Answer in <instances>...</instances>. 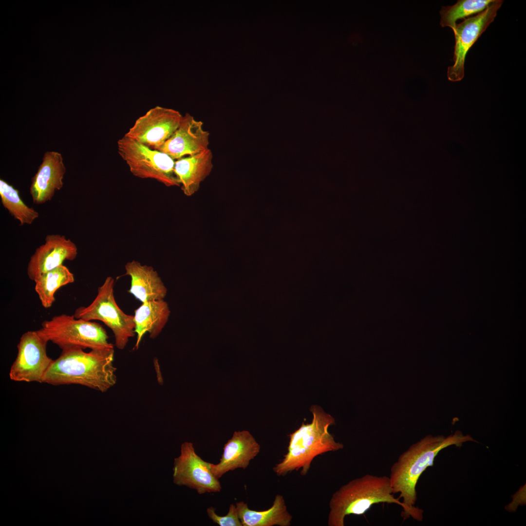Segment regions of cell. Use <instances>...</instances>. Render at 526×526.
<instances>
[{"label": "cell", "instance_id": "cell-22", "mask_svg": "<svg viewBox=\"0 0 526 526\" xmlns=\"http://www.w3.org/2000/svg\"><path fill=\"white\" fill-rule=\"evenodd\" d=\"M493 0H459L453 5L442 6L439 12L440 24L442 27H449L453 30L458 19L483 11Z\"/></svg>", "mask_w": 526, "mask_h": 526}, {"label": "cell", "instance_id": "cell-13", "mask_svg": "<svg viewBox=\"0 0 526 526\" xmlns=\"http://www.w3.org/2000/svg\"><path fill=\"white\" fill-rule=\"evenodd\" d=\"M77 254L76 244L59 234L46 236L45 243L38 247L29 260L27 273L34 281L41 274L52 270L66 261H73Z\"/></svg>", "mask_w": 526, "mask_h": 526}, {"label": "cell", "instance_id": "cell-20", "mask_svg": "<svg viewBox=\"0 0 526 526\" xmlns=\"http://www.w3.org/2000/svg\"><path fill=\"white\" fill-rule=\"evenodd\" d=\"M74 281V274L63 264L39 275L34 281L35 289L42 306L50 308L55 301L56 292Z\"/></svg>", "mask_w": 526, "mask_h": 526}, {"label": "cell", "instance_id": "cell-7", "mask_svg": "<svg viewBox=\"0 0 526 526\" xmlns=\"http://www.w3.org/2000/svg\"><path fill=\"white\" fill-rule=\"evenodd\" d=\"M114 284L113 278L107 277L98 287L93 302L88 306L77 308L74 315L76 319L103 322L113 331L116 347L122 350L135 334L134 316L125 314L117 304L113 294Z\"/></svg>", "mask_w": 526, "mask_h": 526}, {"label": "cell", "instance_id": "cell-18", "mask_svg": "<svg viewBox=\"0 0 526 526\" xmlns=\"http://www.w3.org/2000/svg\"><path fill=\"white\" fill-rule=\"evenodd\" d=\"M170 311L164 300L143 302L134 311V332L137 335L134 349L139 348L142 338L148 333L154 339L159 336L166 324Z\"/></svg>", "mask_w": 526, "mask_h": 526}, {"label": "cell", "instance_id": "cell-4", "mask_svg": "<svg viewBox=\"0 0 526 526\" xmlns=\"http://www.w3.org/2000/svg\"><path fill=\"white\" fill-rule=\"evenodd\" d=\"M395 504L402 510L404 506L395 498L389 476L366 474L342 485L332 495L329 502L328 526H344L349 515L364 514L378 503Z\"/></svg>", "mask_w": 526, "mask_h": 526}, {"label": "cell", "instance_id": "cell-5", "mask_svg": "<svg viewBox=\"0 0 526 526\" xmlns=\"http://www.w3.org/2000/svg\"><path fill=\"white\" fill-rule=\"evenodd\" d=\"M38 333L62 351L72 349H112L105 329L99 324L65 314L54 316L42 322Z\"/></svg>", "mask_w": 526, "mask_h": 526}, {"label": "cell", "instance_id": "cell-9", "mask_svg": "<svg viewBox=\"0 0 526 526\" xmlns=\"http://www.w3.org/2000/svg\"><path fill=\"white\" fill-rule=\"evenodd\" d=\"M503 2L502 0H493L483 11L456 24L453 30L455 41L454 63L447 71L449 80L456 82L463 78L465 60L468 51L493 22Z\"/></svg>", "mask_w": 526, "mask_h": 526}, {"label": "cell", "instance_id": "cell-17", "mask_svg": "<svg viewBox=\"0 0 526 526\" xmlns=\"http://www.w3.org/2000/svg\"><path fill=\"white\" fill-rule=\"evenodd\" d=\"M213 154L208 148L196 154L175 160V172L184 194L191 196L212 169Z\"/></svg>", "mask_w": 526, "mask_h": 526}, {"label": "cell", "instance_id": "cell-23", "mask_svg": "<svg viewBox=\"0 0 526 526\" xmlns=\"http://www.w3.org/2000/svg\"><path fill=\"white\" fill-rule=\"evenodd\" d=\"M216 508L210 507L207 509V514L210 519L220 526H242L239 518L236 505L231 504L227 514L225 516H219L215 512Z\"/></svg>", "mask_w": 526, "mask_h": 526}, {"label": "cell", "instance_id": "cell-14", "mask_svg": "<svg viewBox=\"0 0 526 526\" xmlns=\"http://www.w3.org/2000/svg\"><path fill=\"white\" fill-rule=\"evenodd\" d=\"M260 451V445L249 432L235 431L224 445L220 462L217 464H210L211 471L219 479L229 471L238 468L244 470Z\"/></svg>", "mask_w": 526, "mask_h": 526}, {"label": "cell", "instance_id": "cell-1", "mask_svg": "<svg viewBox=\"0 0 526 526\" xmlns=\"http://www.w3.org/2000/svg\"><path fill=\"white\" fill-rule=\"evenodd\" d=\"M474 439L459 431L445 437L429 435L413 444L398 457L392 465L389 476L394 494L399 493L398 498L404 508L401 516L405 520L412 517L422 521L423 510L415 506L417 500L416 486L422 473L433 465L435 457L443 449L452 446H460Z\"/></svg>", "mask_w": 526, "mask_h": 526}, {"label": "cell", "instance_id": "cell-21", "mask_svg": "<svg viewBox=\"0 0 526 526\" xmlns=\"http://www.w3.org/2000/svg\"><path fill=\"white\" fill-rule=\"evenodd\" d=\"M0 196L3 207L20 225H31L38 217V212L22 201L19 190L2 179L0 180Z\"/></svg>", "mask_w": 526, "mask_h": 526}, {"label": "cell", "instance_id": "cell-16", "mask_svg": "<svg viewBox=\"0 0 526 526\" xmlns=\"http://www.w3.org/2000/svg\"><path fill=\"white\" fill-rule=\"evenodd\" d=\"M125 269V275L131 279L129 293L142 303L164 300L167 288L152 267L133 260L126 264Z\"/></svg>", "mask_w": 526, "mask_h": 526}, {"label": "cell", "instance_id": "cell-6", "mask_svg": "<svg viewBox=\"0 0 526 526\" xmlns=\"http://www.w3.org/2000/svg\"><path fill=\"white\" fill-rule=\"evenodd\" d=\"M119 155L135 176L152 179L168 187H180L174 169L175 160L124 135L117 141Z\"/></svg>", "mask_w": 526, "mask_h": 526}, {"label": "cell", "instance_id": "cell-11", "mask_svg": "<svg viewBox=\"0 0 526 526\" xmlns=\"http://www.w3.org/2000/svg\"><path fill=\"white\" fill-rule=\"evenodd\" d=\"M182 117L177 111L156 106L137 118L124 135L159 150L177 129Z\"/></svg>", "mask_w": 526, "mask_h": 526}, {"label": "cell", "instance_id": "cell-10", "mask_svg": "<svg viewBox=\"0 0 526 526\" xmlns=\"http://www.w3.org/2000/svg\"><path fill=\"white\" fill-rule=\"evenodd\" d=\"M210 464L197 455L191 442H184L180 455L174 460L173 483L195 489L200 494L220 492L222 486L212 473Z\"/></svg>", "mask_w": 526, "mask_h": 526}, {"label": "cell", "instance_id": "cell-2", "mask_svg": "<svg viewBox=\"0 0 526 526\" xmlns=\"http://www.w3.org/2000/svg\"><path fill=\"white\" fill-rule=\"evenodd\" d=\"M114 349H82L62 351L54 359L46 372L43 383L54 386L76 384L102 393L116 382V368L113 365Z\"/></svg>", "mask_w": 526, "mask_h": 526}, {"label": "cell", "instance_id": "cell-8", "mask_svg": "<svg viewBox=\"0 0 526 526\" xmlns=\"http://www.w3.org/2000/svg\"><path fill=\"white\" fill-rule=\"evenodd\" d=\"M48 341L37 331H29L21 336L17 357L9 373L16 382L43 383L44 377L54 359L47 354Z\"/></svg>", "mask_w": 526, "mask_h": 526}, {"label": "cell", "instance_id": "cell-12", "mask_svg": "<svg viewBox=\"0 0 526 526\" xmlns=\"http://www.w3.org/2000/svg\"><path fill=\"white\" fill-rule=\"evenodd\" d=\"M209 139V133L204 129L203 122L187 113L173 135L157 150L176 160L207 150Z\"/></svg>", "mask_w": 526, "mask_h": 526}, {"label": "cell", "instance_id": "cell-15", "mask_svg": "<svg viewBox=\"0 0 526 526\" xmlns=\"http://www.w3.org/2000/svg\"><path fill=\"white\" fill-rule=\"evenodd\" d=\"M65 171L61 154L56 151L46 152L37 172L32 178L30 193L33 203L40 205L50 201L55 191L63 187Z\"/></svg>", "mask_w": 526, "mask_h": 526}, {"label": "cell", "instance_id": "cell-3", "mask_svg": "<svg viewBox=\"0 0 526 526\" xmlns=\"http://www.w3.org/2000/svg\"><path fill=\"white\" fill-rule=\"evenodd\" d=\"M310 412L313 415L311 422L302 423L289 434L287 452L273 468L277 476H284L299 470L300 474L305 476L317 456L343 449L344 445L337 442L328 431L329 426L335 423L334 417L317 405H313Z\"/></svg>", "mask_w": 526, "mask_h": 526}, {"label": "cell", "instance_id": "cell-19", "mask_svg": "<svg viewBox=\"0 0 526 526\" xmlns=\"http://www.w3.org/2000/svg\"><path fill=\"white\" fill-rule=\"evenodd\" d=\"M242 526H290L293 516L287 510L284 497L277 494L272 506L262 511L251 510L244 501L236 504Z\"/></svg>", "mask_w": 526, "mask_h": 526}]
</instances>
